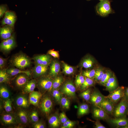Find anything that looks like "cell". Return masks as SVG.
<instances>
[{
    "instance_id": "obj_1",
    "label": "cell",
    "mask_w": 128,
    "mask_h": 128,
    "mask_svg": "<svg viewBox=\"0 0 128 128\" xmlns=\"http://www.w3.org/2000/svg\"><path fill=\"white\" fill-rule=\"evenodd\" d=\"M31 62L30 58L26 55L22 53L15 55L10 60V62L13 66L20 69L29 67Z\"/></svg>"
},
{
    "instance_id": "obj_2",
    "label": "cell",
    "mask_w": 128,
    "mask_h": 128,
    "mask_svg": "<svg viewBox=\"0 0 128 128\" xmlns=\"http://www.w3.org/2000/svg\"><path fill=\"white\" fill-rule=\"evenodd\" d=\"M95 10L97 14L103 17H106L114 13L111 7L110 0L100 1L96 5Z\"/></svg>"
},
{
    "instance_id": "obj_3",
    "label": "cell",
    "mask_w": 128,
    "mask_h": 128,
    "mask_svg": "<svg viewBox=\"0 0 128 128\" xmlns=\"http://www.w3.org/2000/svg\"><path fill=\"white\" fill-rule=\"evenodd\" d=\"M128 113V101L124 96L115 105L112 115L115 118L126 116Z\"/></svg>"
},
{
    "instance_id": "obj_4",
    "label": "cell",
    "mask_w": 128,
    "mask_h": 128,
    "mask_svg": "<svg viewBox=\"0 0 128 128\" xmlns=\"http://www.w3.org/2000/svg\"><path fill=\"white\" fill-rule=\"evenodd\" d=\"M37 81V86L42 91L51 90L53 80L49 75H44L39 78Z\"/></svg>"
},
{
    "instance_id": "obj_5",
    "label": "cell",
    "mask_w": 128,
    "mask_h": 128,
    "mask_svg": "<svg viewBox=\"0 0 128 128\" xmlns=\"http://www.w3.org/2000/svg\"><path fill=\"white\" fill-rule=\"evenodd\" d=\"M16 42L14 33L10 38L4 40L0 44L1 51L4 53H8L16 46Z\"/></svg>"
},
{
    "instance_id": "obj_6",
    "label": "cell",
    "mask_w": 128,
    "mask_h": 128,
    "mask_svg": "<svg viewBox=\"0 0 128 128\" xmlns=\"http://www.w3.org/2000/svg\"><path fill=\"white\" fill-rule=\"evenodd\" d=\"M125 88L123 86L119 87L114 91L110 92L109 95L106 97L115 105L124 96Z\"/></svg>"
},
{
    "instance_id": "obj_7",
    "label": "cell",
    "mask_w": 128,
    "mask_h": 128,
    "mask_svg": "<svg viewBox=\"0 0 128 128\" xmlns=\"http://www.w3.org/2000/svg\"><path fill=\"white\" fill-rule=\"evenodd\" d=\"M60 91L61 93L69 97H73L75 95L76 87L71 81L64 83L61 86Z\"/></svg>"
},
{
    "instance_id": "obj_8",
    "label": "cell",
    "mask_w": 128,
    "mask_h": 128,
    "mask_svg": "<svg viewBox=\"0 0 128 128\" xmlns=\"http://www.w3.org/2000/svg\"><path fill=\"white\" fill-rule=\"evenodd\" d=\"M53 103L50 98L46 96L42 99L40 104V108L42 112L47 117L48 116L52 110Z\"/></svg>"
},
{
    "instance_id": "obj_9",
    "label": "cell",
    "mask_w": 128,
    "mask_h": 128,
    "mask_svg": "<svg viewBox=\"0 0 128 128\" xmlns=\"http://www.w3.org/2000/svg\"><path fill=\"white\" fill-rule=\"evenodd\" d=\"M115 105L108 97H106L97 107L104 110L108 114L112 115Z\"/></svg>"
},
{
    "instance_id": "obj_10",
    "label": "cell",
    "mask_w": 128,
    "mask_h": 128,
    "mask_svg": "<svg viewBox=\"0 0 128 128\" xmlns=\"http://www.w3.org/2000/svg\"><path fill=\"white\" fill-rule=\"evenodd\" d=\"M48 69V66L35 64L33 68L32 74L33 77L35 79L45 75Z\"/></svg>"
},
{
    "instance_id": "obj_11",
    "label": "cell",
    "mask_w": 128,
    "mask_h": 128,
    "mask_svg": "<svg viewBox=\"0 0 128 128\" xmlns=\"http://www.w3.org/2000/svg\"><path fill=\"white\" fill-rule=\"evenodd\" d=\"M107 120L110 124L117 127L128 128V119L126 116L109 119Z\"/></svg>"
},
{
    "instance_id": "obj_12",
    "label": "cell",
    "mask_w": 128,
    "mask_h": 128,
    "mask_svg": "<svg viewBox=\"0 0 128 128\" xmlns=\"http://www.w3.org/2000/svg\"><path fill=\"white\" fill-rule=\"evenodd\" d=\"M16 19L15 13L12 11H7L5 14L1 23L2 25H8L14 27Z\"/></svg>"
},
{
    "instance_id": "obj_13",
    "label": "cell",
    "mask_w": 128,
    "mask_h": 128,
    "mask_svg": "<svg viewBox=\"0 0 128 128\" xmlns=\"http://www.w3.org/2000/svg\"><path fill=\"white\" fill-rule=\"evenodd\" d=\"M32 59L35 64L48 66L51 61V57L48 54L35 56Z\"/></svg>"
},
{
    "instance_id": "obj_14",
    "label": "cell",
    "mask_w": 128,
    "mask_h": 128,
    "mask_svg": "<svg viewBox=\"0 0 128 128\" xmlns=\"http://www.w3.org/2000/svg\"><path fill=\"white\" fill-rule=\"evenodd\" d=\"M50 66L49 75L52 78L56 77L59 72L60 65L59 62L56 60L51 61L49 65Z\"/></svg>"
},
{
    "instance_id": "obj_15",
    "label": "cell",
    "mask_w": 128,
    "mask_h": 128,
    "mask_svg": "<svg viewBox=\"0 0 128 128\" xmlns=\"http://www.w3.org/2000/svg\"><path fill=\"white\" fill-rule=\"evenodd\" d=\"M28 76L24 73L17 75L14 81L15 86L18 88H23L29 80Z\"/></svg>"
},
{
    "instance_id": "obj_16",
    "label": "cell",
    "mask_w": 128,
    "mask_h": 128,
    "mask_svg": "<svg viewBox=\"0 0 128 128\" xmlns=\"http://www.w3.org/2000/svg\"><path fill=\"white\" fill-rule=\"evenodd\" d=\"M105 97L98 90H96L91 94L90 100L94 105L97 107Z\"/></svg>"
},
{
    "instance_id": "obj_17",
    "label": "cell",
    "mask_w": 128,
    "mask_h": 128,
    "mask_svg": "<svg viewBox=\"0 0 128 128\" xmlns=\"http://www.w3.org/2000/svg\"><path fill=\"white\" fill-rule=\"evenodd\" d=\"M13 27L8 25H5L0 28V36L2 39H8L11 37L13 31Z\"/></svg>"
},
{
    "instance_id": "obj_18",
    "label": "cell",
    "mask_w": 128,
    "mask_h": 128,
    "mask_svg": "<svg viewBox=\"0 0 128 128\" xmlns=\"http://www.w3.org/2000/svg\"><path fill=\"white\" fill-rule=\"evenodd\" d=\"M105 86L106 87L105 90L109 92L114 91L119 87L116 78L114 73L108 81Z\"/></svg>"
},
{
    "instance_id": "obj_19",
    "label": "cell",
    "mask_w": 128,
    "mask_h": 128,
    "mask_svg": "<svg viewBox=\"0 0 128 128\" xmlns=\"http://www.w3.org/2000/svg\"><path fill=\"white\" fill-rule=\"evenodd\" d=\"M96 63L95 60L92 56L88 55L84 57L81 62V66L86 69L92 68Z\"/></svg>"
},
{
    "instance_id": "obj_20",
    "label": "cell",
    "mask_w": 128,
    "mask_h": 128,
    "mask_svg": "<svg viewBox=\"0 0 128 128\" xmlns=\"http://www.w3.org/2000/svg\"><path fill=\"white\" fill-rule=\"evenodd\" d=\"M41 93L39 92L34 91L30 93L28 101L30 104L35 106H38L42 96Z\"/></svg>"
},
{
    "instance_id": "obj_21",
    "label": "cell",
    "mask_w": 128,
    "mask_h": 128,
    "mask_svg": "<svg viewBox=\"0 0 128 128\" xmlns=\"http://www.w3.org/2000/svg\"><path fill=\"white\" fill-rule=\"evenodd\" d=\"M94 117L97 119L108 120L109 118L108 114L102 109L96 107L93 110Z\"/></svg>"
},
{
    "instance_id": "obj_22",
    "label": "cell",
    "mask_w": 128,
    "mask_h": 128,
    "mask_svg": "<svg viewBox=\"0 0 128 128\" xmlns=\"http://www.w3.org/2000/svg\"><path fill=\"white\" fill-rule=\"evenodd\" d=\"M1 120L4 124L8 125L15 124L17 122L14 116L9 114L3 115L1 117Z\"/></svg>"
},
{
    "instance_id": "obj_23",
    "label": "cell",
    "mask_w": 128,
    "mask_h": 128,
    "mask_svg": "<svg viewBox=\"0 0 128 128\" xmlns=\"http://www.w3.org/2000/svg\"><path fill=\"white\" fill-rule=\"evenodd\" d=\"M37 85V81L35 79L29 80L23 88L24 93H28L33 91Z\"/></svg>"
},
{
    "instance_id": "obj_24",
    "label": "cell",
    "mask_w": 128,
    "mask_h": 128,
    "mask_svg": "<svg viewBox=\"0 0 128 128\" xmlns=\"http://www.w3.org/2000/svg\"><path fill=\"white\" fill-rule=\"evenodd\" d=\"M16 103L17 106L20 108H26L29 104L28 99L23 96H20L16 98Z\"/></svg>"
},
{
    "instance_id": "obj_25",
    "label": "cell",
    "mask_w": 128,
    "mask_h": 128,
    "mask_svg": "<svg viewBox=\"0 0 128 128\" xmlns=\"http://www.w3.org/2000/svg\"><path fill=\"white\" fill-rule=\"evenodd\" d=\"M6 72L10 76H13L21 73H24L28 76L31 74L30 72L28 70H22L18 68H11L7 69Z\"/></svg>"
},
{
    "instance_id": "obj_26",
    "label": "cell",
    "mask_w": 128,
    "mask_h": 128,
    "mask_svg": "<svg viewBox=\"0 0 128 128\" xmlns=\"http://www.w3.org/2000/svg\"><path fill=\"white\" fill-rule=\"evenodd\" d=\"M18 119L20 122L24 124L27 123L28 122V118L27 112L23 110H19L17 114Z\"/></svg>"
},
{
    "instance_id": "obj_27",
    "label": "cell",
    "mask_w": 128,
    "mask_h": 128,
    "mask_svg": "<svg viewBox=\"0 0 128 128\" xmlns=\"http://www.w3.org/2000/svg\"><path fill=\"white\" fill-rule=\"evenodd\" d=\"M48 121L50 126L53 128L58 127L60 122L59 117L56 115H54L50 116L48 119Z\"/></svg>"
},
{
    "instance_id": "obj_28",
    "label": "cell",
    "mask_w": 128,
    "mask_h": 128,
    "mask_svg": "<svg viewBox=\"0 0 128 128\" xmlns=\"http://www.w3.org/2000/svg\"><path fill=\"white\" fill-rule=\"evenodd\" d=\"M85 81L80 87L81 91H83L88 88L89 87L94 85L95 82L93 79L85 77Z\"/></svg>"
},
{
    "instance_id": "obj_29",
    "label": "cell",
    "mask_w": 128,
    "mask_h": 128,
    "mask_svg": "<svg viewBox=\"0 0 128 128\" xmlns=\"http://www.w3.org/2000/svg\"><path fill=\"white\" fill-rule=\"evenodd\" d=\"M105 71L102 68L99 67L95 69L94 79L95 82L99 83Z\"/></svg>"
},
{
    "instance_id": "obj_30",
    "label": "cell",
    "mask_w": 128,
    "mask_h": 128,
    "mask_svg": "<svg viewBox=\"0 0 128 128\" xmlns=\"http://www.w3.org/2000/svg\"><path fill=\"white\" fill-rule=\"evenodd\" d=\"M64 81V79L61 76H57L53 80L51 90L58 89L62 85Z\"/></svg>"
},
{
    "instance_id": "obj_31",
    "label": "cell",
    "mask_w": 128,
    "mask_h": 128,
    "mask_svg": "<svg viewBox=\"0 0 128 128\" xmlns=\"http://www.w3.org/2000/svg\"><path fill=\"white\" fill-rule=\"evenodd\" d=\"M7 69H3L0 70V83L7 82L9 80L10 76L6 72Z\"/></svg>"
},
{
    "instance_id": "obj_32",
    "label": "cell",
    "mask_w": 128,
    "mask_h": 128,
    "mask_svg": "<svg viewBox=\"0 0 128 128\" xmlns=\"http://www.w3.org/2000/svg\"><path fill=\"white\" fill-rule=\"evenodd\" d=\"M113 73L110 70L105 71L99 83L102 86H105L109 79L112 76Z\"/></svg>"
},
{
    "instance_id": "obj_33",
    "label": "cell",
    "mask_w": 128,
    "mask_h": 128,
    "mask_svg": "<svg viewBox=\"0 0 128 128\" xmlns=\"http://www.w3.org/2000/svg\"><path fill=\"white\" fill-rule=\"evenodd\" d=\"M89 108L88 105L85 103L79 106L78 111L79 116H82L87 114L89 112Z\"/></svg>"
},
{
    "instance_id": "obj_34",
    "label": "cell",
    "mask_w": 128,
    "mask_h": 128,
    "mask_svg": "<svg viewBox=\"0 0 128 128\" xmlns=\"http://www.w3.org/2000/svg\"><path fill=\"white\" fill-rule=\"evenodd\" d=\"M0 97L5 100L9 99L10 95L8 89L4 86H1L0 87Z\"/></svg>"
},
{
    "instance_id": "obj_35",
    "label": "cell",
    "mask_w": 128,
    "mask_h": 128,
    "mask_svg": "<svg viewBox=\"0 0 128 128\" xmlns=\"http://www.w3.org/2000/svg\"><path fill=\"white\" fill-rule=\"evenodd\" d=\"M63 72L65 74L67 75H70L72 74L74 72V68L62 62Z\"/></svg>"
},
{
    "instance_id": "obj_36",
    "label": "cell",
    "mask_w": 128,
    "mask_h": 128,
    "mask_svg": "<svg viewBox=\"0 0 128 128\" xmlns=\"http://www.w3.org/2000/svg\"><path fill=\"white\" fill-rule=\"evenodd\" d=\"M95 69L87 70L82 71V74L84 77L94 80L95 74Z\"/></svg>"
},
{
    "instance_id": "obj_37",
    "label": "cell",
    "mask_w": 128,
    "mask_h": 128,
    "mask_svg": "<svg viewBox=\"0 0 128 128\" xmlns=\"http://www.w3.org/2000/svg\"><path fill=\"white\" fill-rule=\"evenodd\" d=\"M85 77L82 74L77 75L75 78V84L77 87H80L84 82Z\"/></svg>"
},
{
    "instance_id": "obj_38",
    "label": "cell",
    "mask_w": 128,
    "mask_h": 128,
    "mask_svg": "<svg viewBox=\"0 0 128 128\" xmlns=\"http://www.w3.org/2000/svg\"><path fill=\"white\" fill-rule=\"evenodd\" d=\"M28 117L32 122L35 123L37 122L39 120V117L37 111L36 110L32 111L30 113Z\"/></svg>"
},
{
    "instance_id": "obj_39",
    "label": "cell",
    "mask_w": 128,
    "mask_h": 128,
    "mask_svg": "<svg viewBox=\"0 0 128 128\" xmlns=\"http://www.w3.org/2000/svg\"><path fill=\"white\" fill-rule=\"evenodd\" d=\"M91 94V90L88 88L83 91L80 94V96L85 101H88L90 99Z\"/></svg>"
},
{
    "instance_id": "obj_40",
    "label": "cell",
    "mask_w": 128,
    "mask_h": 128,
    "mask_svg": "<svg viewBox=\"0 0 128 128\" xmlns=\"http://www.w3.org/2000/svg\"><path fill=\"white\" fill-rule=\"evenodd\" d=\"M4 104V109L7 112H10L12 111L11 101L10 99L9 98L5 100Z\"/></svg>"
},
{
    "instance_id": "obj_41",
    "label": "cell",
    "mask_w": 128,
    "mask_h": 128,
    "mask_svg": "<svg viewBox=\"0 0 128 128\" xmlns=\"http://www.w3.org/2000/svg\"><path fill=\"white\" fill-rule=\"evenodd\" d=\"M52 95L56 101L58 102H60L62 98L61 92L58 89H54L52 90Z\"/></svg>"
},
{
    "instance_id": "obj_42",
    "label": "cell",
    "mask_w": 128,
    "mask_h": 128,
    "mask_svg": "<svg viewBox=\"0 0 128 128\" xmlns=\"http://www.w3.org/2000/svg\"><path fill=\"white\" fill-rule=\"evenodd\" d=\"M60 103L63 108L68 109L69 108L70 101L67 98L64 97H62Z\"/></svg>"
},
{
    "instance_id": "obj_43",
    "label": "cell",
    "mask_w": 128,
    "mask_h": 128,
    "mask_svg": "<svg viewBox=\"0 0 128 128\" xmlns=\"http://www.w3.org/2000/svg\"><path fill=\"white\" fill-rule=\"evenodd\" d=\"M75 123L73 121L68 120L63 124L61 127L62 128H71L73 127Z\"/></svg>"
},
{
    "instance_id": "obj_44",
    "label": "cell",
    "mask_w": 128,
    "mask_h": 128,
    "mask_svg": "<svg viewBox=\"0 0 128 128\" xmlns=\"http://www.w3.org/2000/svg\"><path fill=\"white\" fill-rule=\"evenodd\" d=\"M59 118L60 122L63 124L68 120L65 113L63 112L61 113L59 115Z\"/></svg>"
},
{
    "instance_id": "obj_45",
    "label": "cell",
    "mask_w": 128,
    "mask_h": 128,
    "mask_svg": "<svg viewBox=\"0 0 128 128\" xmlns=\"http://www.w3.org/2000/svg\"><path fill=\"white\" fill-rule=\"evenodd\" d=\"M6 6L5 5H1L0 6V18L2 17L7 11Z\"/></svg>"
},
{
    "instance_id": "obj_46",
    "label": "cell",
    "mask_w": 128,
    "mask_h": 128,
    "mask_svg": "<svg viewBox=\"0 0 128 128\" xmlns=\"http://www.w3.org/2000/svg\"><path fill=\"white\" fill-rule=\"evenodd\" d=\"M47 54L51 55L55 58H58L59 57V55L58 51L50 50L47 52Z\"/></svg>"
},
{
    "instance_id": "obj_47",
    "label": "cell",
    "mask_w": 128,
    "mask_h": 128,
    "mask_svg": "<svg viewBox=\"0 0 128 128\" xmlns=\"http://www.w3.org/2000/svg\"><path fill=\"white\" fill-rule=\"evenodd\" d=\"M7 59L0 57V69H3L7 62Z\"/></svg>"
},
{
    "instance_id": "obj_48",
    "label": "cell",
    "mask_w": 128,
    "mask_h": 128,
    "mask_svg": "<svg viewBox=\"0 0 128 128\" xmlns=\"http://www.w3.org/2000/svg\"><path fill=\"white\" fill-rule=\"evenodd\" d=\"M33 127L35 128H44L45 126L41 122L38 121L35 123Z\"/></svg>"
},
{
    "instance_id": "obj_49",
    "label": "cell",
    "mask_w": 128,
    "mask_h": 128,
    "mask_svg": "<svg viewBox=\"0 0 128 128\" xmlns=\"http://www.w3.org/2000/svg\"><path fill=\"white\" fill-rule=\"evenodd\" d=\"M95 128H105L106 127L104 126L98 120L94 122Z\"/></svg>"
},
{
    "instance_id": "obj_50",
    "label": "cell",
    "mask_w": 128,
    "mask_h": 128,
    "mask_svg": "<svg viewBox=\"0 0 128 128\" xmlns=\"http://www.w3.org/2000/svg\"><path fill=\"white\" fill-rule=\"evenodd\" d=\"M124 97L128 101V87L125 88Z\"/></svg>"
},
{
    "instance_id": "obj_51",
    "label": "cell",
    "mask_w": 128,
    "mask_h": 128,
    "mask_svg": "<svg viewBox=\"0 0 128 128\" xmlns=\"http://www.w3.org/2000/svg\"><path fill=\"white\" fill-rule=\"evenodd\" d=\"M87 0V1H90V0ZM99 0L100 1H102V0Z\"/></svg>"
}]
</instances>
